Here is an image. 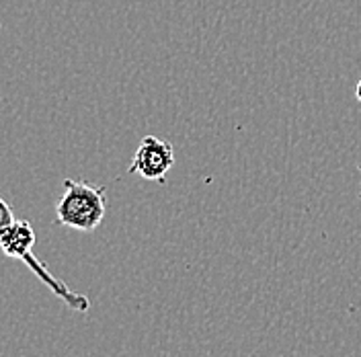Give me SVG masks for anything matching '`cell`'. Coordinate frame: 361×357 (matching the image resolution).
Wrapping results in <instances>:
<instances>
[{"label": "cell", "instance_id": "cell-1", "mask_svg": "<svg viewBox=\"0 0 361 357\" xmlns=\"http://www.w3.org/2000/svg\"><path fill=\"white\" fill-rule=\"evenodd\" d=\"M35 241H37V238H35L33 226L27 222V220H15V222L11 224V226L0 234V250H2L6 257H11V259H19V261H23V263L27 265V269H31L45 288H49V290L54 291V294L66 304L68 308H72V310H76V313H89V298L82 296V294H76V291L70 290L62 279H58V277L47 269V265L42 263V261L35 257V253H33Z\"/></svg>", "mask_w": 361, "mask_h": 357}, {"label": "cell", "instance_id": "cell-2", "mask_svg": "<svg viewBox=\"0 0 361 357\" xmlns=\"http://www.w3.org/2000/svg\"><path fill=\"white\" fill-rule=\"evenodd\" d=\"M107 214L105 187L89 181H64L62 198L56 203V222L78 232L97 230Z\"/></svg>", "mask_w": 361, "mask_h": 357}, {"label": "cell", "instance_id": "cell-3", "mask_svg": "<svg viewBox=\"0 0 361 357\" xmlns=\"http://www.w3.org/2000/svg\"><path fill=\"white\" fill-rule=\"evenodd\" d=\"M173 167H175L173 144L158 135H146L135 148L130 173H135L146 181L164 183V178L173 171Z\"/></svg>", "mask_w": 361, "mask_h": 357}, {"label": "cell", "instance_id": "cell-4", "mask_svg": "<svg viewBox=\"0 0 361 357\" xmlns=\"http://www.w3.org/2000/svg\"><path fill=\"white\" fill-rule=\"evenodd\" d=\"M15 220H17V218H15V214H13L11 205L0 198V234H2L11 224L15 222Z\"/></svg>", "mask_w": 361, "mask_h": 357}, {"label": "cell", "instance_id": "cell-5", "mask_svg": "<svg viewBox=\"0 0 361 357\" xmlns=\"http://www.w3.org/2000/svg\"><path fill=\"white\" fill-rule=\"evenodd\" d=\"M355 99L361 103V78L360 83H357V87H355Z\"/></svg>", "mask_w": 361, "mask_h": 357}, {"label": "cell", "instance_id": "cell-6", "mask_svg": "<svg viewBox=\"0 0 361 357\" xmlns=\"http://www.w3.org/2000/svg\"><path fill=\"white\" fill-rule=\"evenodd\" d=\"M360 195H361V185H360Z\"/></svg>", "mask_w": 361, "mask_h": 357}]
</instances>
